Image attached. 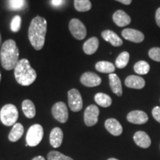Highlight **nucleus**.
I'll list each match as a JSON object with an SVG mask.
<instances>
[{"mask_svg":"<svg viewBox=\"0 0 160 160\" xmlns=\"http://www.w3.org/2000/svg\"><path fill=\"white\" fill-rule=\"evenodd\" d=\"M149 57L156 62H160V48H153L148 52Z\"/></svg>","mask_w":160,"mask_h":160,"instance_id":"obj_31","label":"nucleus"},{"mask_svg":"<svg viewBox=\"0 0 160 160\" xmlns=\"http://www.w3.org/2000/svg\"><path fill=\"white\" fill-rule=\"evenodd\" d=\"M113 20L114 23L119 27H125L130 25L131 19L130 16L122 10H118L113 13Z\"/></svg>","mask_w":160,"mask_h":160,"instance_id":"obj_15","label":"nucleus"},{"mask_svg":"<svg viewBox=\"0 0 160 160\" xmlns=\"http://www.w3.org/2000/svg\"><path fill=\"white\" fill-rule=\"evenodd\" d=\"M19 117L17 107L12 104H7L2 108L0 111V120L6 126L14 125Z\"/></svg>","mask_w":160,"mask_h":160,"instance_id":"obj_4","label":"nucleus"},{"mask_svg":"<svg viewBox=\"0 0 160 160\" xmlns=\"http://www.w3.org/2000/svg\"><path fill=\"white\" fill-rule=\"evenodd\" d=\"M68 105L72 111L78 112L81 111L83 107L82 98L81 93L77 89L73 88L68 92Z\"/></svg>","mask_w":160,"mask_h":160,"instance_id":"obj_7","label":"nucleus"},{"mask_svg":"<svg viewBox=\"0 0 160 160\" xmlns=\"http://www.w3.org/2000/svg\"><path fill=\"white\" fill-rule=\"evenodd\" d=\"M32 160H45V159L43 157H42V156H38V157L33 158Z\"/></svg>","mask_w":160,"mask_h":160,"instance_id":"obj_36","label":"nucleus"},{"mask_svg":"<svg viewBox=\"0 0 160 160\" xmlns=\"http://www.w3.org/2000/svg\"><path fill=\"white\" fill-rule=\"evenodd\" d=\"M95 68L97 71L104 73H113L115 71V65L107 61H100L96 63Z\"/></svg>","mask_w":160,"mask_h":160,"instance_id":"obj_23","label":"nucleus"},{"mask_svg":"<svg viewBox=\"0 0 160 160\" xmlns=\"http://www.w3.org/2000/svg\"><path fill=\"white\" fill-rule=\"evenodd\" d=\"M99 109L97 105H91L85 109L84 113V122L87 126L91 127L95 125L98 122Z\"/></svg>","mask_w":160,"mask_h":160,"instance_id":"obj_9","label":"nucleus"},{"mask_svg":"<svg viewBox=\"0 0 160 160\" xmlns=\"http://www.w3.org/2000/svg\"><path fill=\"white\" fill-rule=\"evenodd\" d=\"M25 5V0H8V7L12 11H20Z\"/></svg>","mask_w":160,"mask_h":160,"instance_id":"obj_28","label":"nucleus"},{"mask_svg":"<svg viewBox=\"0 0 160 160\" xmlns=\"http://www.w3.org/2000/svg\"><path fill=\"white\" fill-rule=\"evenodd\" d=\"M152 115L158 122L160 123V107L157 106L152 110Z\"/></svg>","mask_w":160,"mask_h":160,"instance_id":"obj_32","label":"nucleus"},{"mask_svg":"<svg viewBox=\"0 0 160 160\" xmlns=\"http://www.w3.org/2000/svg\"><path fill=\"white\" fill-rule=\"evenodd\" d=\"M130 59V54L128 52L123 51L118 56L116 59V66L119 69H122L128 64Z\"/></svg>","mask_w":160,"mask_h":160,"instance_id":"obj_25","label":"nucleus"},{"mask_svg":"<svg viewBox=\"0 0 160 160\" xmlns=\"http://www.w3.org/2000/svg\"><path fill=\"white\" fill-rule=\"evenodd\" d=\"M80 82L86 87H97L102 83V79L97 73L93 72H85L80 77Z\"/></svg>","mask_w":160,"mask_h":160,"instance_id":"obj_10","label":"nucleus"},{"mask_svg":"<svg viewBox=\"0 0 160 160\" xmlns=\"http://www.w3.org/2000/svg\"><path fill=\"white\" fill-rule=\"evenodd\" d=\"M99 42L98 38L91 37L84 43L83 45V51L86 54L92 55L95 53L99 48Z\"/></svg>","mask_w":160,"mask_h":160,"instance_id":"obj_20","label":"nucleus"},{"mask_svg":"<svg viewBox=\"0 0 160 160\" xmlns=\"http://www.w3.org/2000/svg\"><path fill=\"white\" fill-rule=\"evenodd\" d=\"M48 160H73L72 158L67 157L64 155L63 153H61L60 152L53 151L49 152L48 154Z\"/></svg>","mask_w":160,"mask_h":160,"instance_id":"obj_29","label":"nucleus"},{"mask_svg":"<svg viewBox=\"0 0 160 160\" xmlns=\"http://www.w3.org/2000/svg\"><path fill=\"white\" fill-rule=\"evenodd\" d=\"M47 21L45 18L37 16L31 20L28 29V38L31 45L35 50L39 51L45 45Z\"/></svg>","mask_w":160,"mask_h":160,"instance_id":"obj_1","label":"nucleus"},{"mask_svg":"<svg viewBox=\"0 0 160 160\" xmlns=\"http://www.w3.org/2000/svg\"><path fill=\"white\" fill-rule=\"evenodd\" d=\"M63 140V132L60 128H54L50 133V144L53 148H59L61 146Z\"/></svg>","mask_w":160,"mask_h":160,"instance_id":"obj_18","label":"nucleus"},{"mask_svg":"<svg viewBox=\"0 0 160 160\" xmlns=\"http://www.w3.org/2000/svg\"><path fill=\"white\" fill-rule=\"evenodd\" d=\"M0 47H2V36L0 33Z\"/></svg>","mask_w":160,"mask_h":160,"instance_id":"obj_37","label":"nucleus"},{"mask_svg":"<svg viewBox=\"0 0 160 160\" xmlns=\"http://www.w3.org/2000/svg\"><path fill=\"white\" fill-rule=\"evenodd\" d=\"M75 9L79 12H86L91 9V2L90 0H74Z\"/></svg>","mask_w":160,"mask_h":160,"instance_id":"obj_27","label":"nucleus"},{"mask_svg":"<svg viewBox=\"0 0 160 160\" xmlns=\"http://www.w3.org/2000/svg\"><path fill=\"white\" fill-rule=\"evenodd\" d=\"M127 119L129 122L136 125H142L148 121V117L142 111H133L128 114Z\"/></svg>","mask_w":160,"mask_h":160,"instance_id":"obj_12","label":"nucleus"},{"mask_svg":"<svg viewBox=\"0 0 160 160\" xmlns=\"http://www.w3.org/2000/svg\"><path fill=\"white\" fill-rule=\"evenodd\" d=\"M108 160H119V159H115V158H110V159H108Z\"/></svg>","mask_w":160,"mask_h":160,"instance_id":"obj_38","label":"nucleus"},{"mask_svg":"<svg viewBox=\"0 0 160 160\" xmlns=\"http://www.w3.org/2000/svg\"><path fill=\"white\" fill-rule=\"evenodd\" d=\"M52 114L58 122L65 123L68 119V111L66 105L62 102L55 103L52 108Z\"/></svg>","mask_w":160,"mask_h":160,"instance_id":"obj_8","label":"nucleus"},{"mask_svg":"<svg viewBox=\"0 0 160 160\" xmlns=\"http://www.w3.org/2000/svg\"><path fill=\"white\" fill-rule=\"evenodd\" d=\"M155 19L157 25L160 28V8H159L157 10V11H156Z\"/></svg>","mask_w":160,"mask_h":160,"instance_id":"obj_33","label":"nucleus"},{"mask_svg":"<svg viewBox=\"0 0 160 160\" xmlns=\"http://www.w3.org/2000/svg\"><path fill=\"white\" fill-rule=\"evenodd\" d=\"M126 87L133 89H142L145 85V81L139 76L131 75L125 79Z\"/></svg>","mask_w":160,"mask_h":160,"instance_id":"obj_14","label":"nucleus"},{"mask_svg":"<svg viewBox=\"0 0 160 160\" xmlns=\"http://www.w3.org/2000/svg\"><path fill=\"white\" fill-rule=\"evenodd\" d=\"M22 24V18L19 15H16L13 17L11 22V31L17 33L19 32L21 28Z\"/></svg>","mask_w":160,"mask_h":160,"instance_id":"obj_30","label":"nucleus"},{"mask_svg":"<svg viewBox=\"0 0 160 160\" xmlns=\"http://www.w3.org/2000/svg\"><path fill=\"white\" fill-rule=\"evenodd\" d=\"M24 133V127L21 123H16L12 128L8 135V139L12 142H17L22 137Z\"/></svg>","mask_w":160,"mask_h":160,"instance_id":"obj_21","label":"nucleus"},{"mask_svg":"<svg viewBox=\"0 0 160 160\" xmlns=\"http://www.w3.org/2000/svg\"><path fill=\"white\" fill-rule=\"evenodd\" d=\"M116 1L119 2L124 4V5H128L132 2V0H116Z\"/></svg>","mask_w":160,"mask_h":160,"instance_id":"obj_35","label":"nucleus"},{"mask_svg":"<svg viewBox=\"0 0 160 160\" xmlns=\"http://www.w3.org/2000/svg\"><path fill=\"white\" fill-rule=\"evenodd\" d=\"M14 77L17 82L22 86L31 85L37 79V72L31 67L27 59H22L18 62L14 68Z\"/></svg>","mask_w":160,"mask_h":160,"instance_id":"obj_3","label":"nucleus"},{"mask_svg":"<svg viewBox=\"0 0 160 160\" xmlns=\"http://www.w3.org/2000/svg\"><path fill=\"white\" fill-rule=\"evenodd\" d=\"M122 36L128 41L135 43L142 42L145 39V36L141 31L132 28H126L122 31Z\"/></svg>","mask_w":160,"mask_h":160,"instance_id":"obj_11","label":"nucleus"},{"mask_svg":"<svg viewBox=\"0 0 160 160\" xmlns=\"http://www.w3.org/2000/svg\"><path fill=\"white\" fill-rule=\"evenodd\" d=\"M22 108L25 116L28 119H32L36 116V108L34 104L30 99H25L22 104Z\"/></svg>","mask_w":160,"mask_h":160,"instance_id":"obj_22","label":"nucleus"},{"mask_svg":"<svg viewBox=\"0 0 160 160\" xmlns=\"http://www.w3.org/2000/svg\"><path fill=\"white\" fill-rule=\"evenodd\" d=\"M109 84L112 91L118 97H121L122 95V87L119 77L115 73H110L109 74Z\"/></svg>","mask_w":160,"mask_h":160,"instance_id":"obj_19","label":"nucleus"},{"mask_svg":"<svg viewBox=\"0 0 160 160\" xmlns=\"http://www.w3.org/2000/svg\"><path fill=\"white\" fill-rule=\"evenodd\" d=\"M69 30L73 37L78 40H82L87 35V29L78 19H72L69 22Z\"/></svg>","mask_w":160,"mask_h":160,"instance_id":"obj_6","label":"nucleus"},{"mask_svg":"<svg viewBox=\"0 0 160 160\" xmlns=\"http://www.w3.org/2000/svg\"><path fill=\"white\" fill-rule=\"evenodd\" d=\"M1 79H2V75H1V72H0V82H1Z\"/></svg>","mask_w":160,"mask_h":160,"instance_id":"obj_39","label":"nucleus"},{"mask_svg":"<svg viewBox=\"0 0 160 160\" xmlns=\"http://www.w3.org/2000/svg\"><path fill=\"white\" fill-rule=\"evenodd\" d=\"M102 37L114 47H119L123 44V41L120 39L119 36L111 30H105L102 32Z\"/></svg>","mask_w":160,"mask_h":160,"instance_id":"obj_16","label":"nucleus"},{"mask_svg":"<svg viewBox=\"0 0 160 160\" xmlns=\"http://www.w3.org/2000/svg\"><path fill=\"white\" fill-rule=\"evenodd\" d=\"M95 102L97 105L103 108H108L112 104V99L110 96L103 93H98L94 97Z\"/></svg>","mask_w":160,"mask_h":160,"instance_id":"obj_24","label":"nucleus"},{"mask_svg":"<svg viewBox=\"0 0 160 160\" xmlns=\"http://www.w3.org/2000/svg\"><path fill=\"white\" fill-rule=\"evenodd\" d=\"M133 140L139 147L142 148H148L151 144L149 136L144 131H137L133 136Z\"/></svg>","mask_w":160,"mask_h":160,"instance_id":"obj_17","label":"nucleus"},{"mask_svg":"<svg viewBox=\"0 0 160 160\" xmlns=\"http://www.w3.org/2000/svg\"><path fill=\"white\" fill-rule=\"evenodd\" d=\"M133 70L137 74L145 75L150 71V65L147 62L139 61L133 66Z\"/></svg>","mask_w":160,"mask_h":160,"instance_id":"obj_26","label":"nucleus"},{"mask_svg":"<svg viewBox=\"0 0 160 160\" xmlns=\"http://www.w3.org/2000/svg\"><path fill=\"white\" fill-rule=\"evenodd\" d=\"M105 126L107 131L111 134L115 136V137L120 136L122 133V127L119 122L116 119L111 118V119H107L105 122Z\"/></svg>","mask_w":160,"mask_h":160,"instance_id":"obj_13","label":"nucleus"},{"mask_svg":"<svg viewBox=\"0 0 160 160\" xmlns=\"http://www.w3.org/2000/svg\"><path fill=\"white\" fill-rule=\"evenodd\" d=\"M62 2L63 0H51V4L53 6H56V7L61 5Z\"/></svg>","mask_w":160,"mask_h":160,"instance_id":"obj_34","label":"nucleus"},{"mask_svg":"<svg viewBox=\"0 0 160 160\" xmlns=\"http://www.w3.org/2000/svg\"><path fill=\"white\" fill-rule=\"evenodd\" d=\"M44 131L42 126L35 124L30 127L26 135V144L31 147H35L41 142L43 138Z\"/></svg>","mask_w":160,"mask_h":160,"instance_id":"obj_5","label":"nucleus"},{"mask_svg":"<svg viewBox=\"0 0 160 160\" xmlns=\"http://www.w3.org/2000/svg\"><path fill=\"white\" fill-rule=\"evenodd\" d=\"M19 48L14 40L8 39L2 45L0 51V61L6 71L14 69L19 62Z\"/></svg>","mask_w":160,"mask_h":160,"instance_id":"obj_2","label":"nucleus"}]
</instances>
